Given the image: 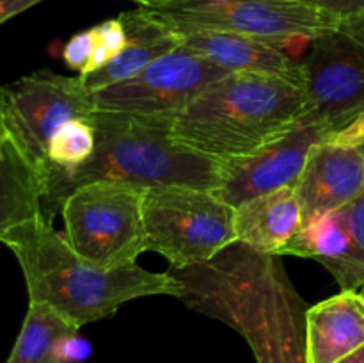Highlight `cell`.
Wrapping results in <instances>:
<instances>
[{
    "instance_id": "obj_22",
    "label": "cell",
    "mask_w": 364,
    "mask_h": 363,
    "mask_svg": "<svg viewBox=\"0 0 364 363\" xmlns=\"http://www.w3.org/2000/svg\"><path fill=\"white\" fill-rule=\"evenodd\" d=\"M92 48H95V34H92V28L78 32V34H75L73 38L64 45V63H66L68 68L84 75L89 63H91Z\"/></svg>"
},
{
    "instance_id": "obj_3",
    "label": "cell",
    "mask_w": 364,
    "mask_h": 363,
    "mask_svg": "<svg viewBox=\"0 0 364 363\" xmlns=\"http://www.w3.org/2000/svg\"><path fill=\"white\" fill-rule=\"evenodd\" d=\"M171 117L173 114L95 110V153L77 171L46 185L43 210L53 216L75 187L96 180L127 182L142 189L187 185L215 191L224 162L178 141Z\"/></svg>"
},
{
    "instance_id": "obj_15",
    "label": "cell",
    "mask_w": 364,
    "mask_h": 363,
    "mask_svg": "<svg viewBox=\"0 0 364 363\" xmlns=\"http://www.w3.org/2000/svg\"><path fill=\"white\" fill-rule=\"evenodd\" d=\"M119 18L127 31V45L119 56L114 57L102 70L91 75H80L89 91H98L127 80L181 45L180 34L155 16L148 7L127 11Z\"/></svg>"
},
{
    "instance_id": "obj_20",
    "label": "cell",
    "mask_w": 364,
    "mask_h": 363,
    "mask_svg": "<svg viewBox=\"0 0 364 363\" xmlns=\"http://www.w3.org/2000/svg\"><path fill=\"white\" fill-rule=\"evenodd\" d=\"M96 148V130L91 117H75L57 128L48 144V169L43 184L46 185L57 177L70 174L84 166Z\"/></svg>"
},
{
    "instance_id": "obj_27",
    "label": "cell",
    "mask_w": 364,
    "mask_h": 363,
    "mask_svg": "<svg viewBox=\"0 0 364 363\" xmlns=\"http://www.w3.org/2000/svg\"><path fill=\"white\" fill-rule=\"evenodd\" d=\"M9 146H11V135L6 127V121H4L2 109H0V162L6 159L7 152H9Z\"/></svg>"
},
{
    "instance_id": "obj_16",
    "label": "cell",
    "mask_w": 364,
    "mask_h": 363,
    "mask_svg": "<svg viewBox=\"0 0 364 363\" xmlns=\"http://www.w3.org/2000/svg\"><path fill=\"white\" fill-rule=\"evenodd\" d=\"M301 228L302 210L294 187H281L235 206L237 242L256 251L281 256Z\"/></svg>"
},
{
    "instance_id": "obj_2",
    "label": "cell",
    "mask_w": 364,
    "mask_h": 363,
    "mask_svg": "<svg viewBox=\"0 0 364 363\" xmlns=\"http://www.w3.org/2000/svg\"><path fill=\"white\" fill-rule=\"evenodd\" d=\"M25 278L28 302H41L80 330L116 313L121 305L149 295H183V285L167 270L151 273L139 263L105 269L78 255L52 214L41 212L2 237Z\"/></svg>"
},
{
    "instance_id": "obj_23",
    "label": "cell",
    "mask_w": 364,
    "mask_h": 363,
    "mask_svg": "<svg viewBox=\"0 0 364 363\" xmlns=\"http://www.w3.org/2000/svg\"><path fill=\"white\" fill-rule=\"evenodd\" d=\"M343 210L345 223H347L348 235H350L352 248H354L358 262L364 269V191L361 196L348 203Z\"/></svg>"
},
{
    "instance_id": "obj_26",
    "label": "cell",
    "mask_w": 364,
    "mask_h": 363,
    "mask_svg": "<svg viewBox=\"0 0 364 363\" xmlns=\"http://www.w3.org/2000/svg\"><path fill=\"white\" fill-rule=\"evenodd\" d=\"M41 2L43 0H0V25Z\"/></svg>"
},
{
    "instance_id": "obj_17",
    "label": "cell",
    "mask_w": 364,
    "mask_h": 363,
    "mask_svg": "<svg viewBox=\"0 0 364 363\" xmlns=\"http://www.w3.org/2000/svg\"><path fill=\"white\" fill-rule=\"evenodd\" d=\"M283 255L316 260L333 274L341 290L364 292V269L352 248L343 210L327 214L302 226L284 246Z\"/></svg>"
},
{
    "instance_id": "obj_28",
    "label": "cell",
    "mask_w": 364,
    "mask_h": 363,
    "mask_svg": "<svg viewBox=\"0 0 364 363\" xmlns=\"http://www.w3.org/2000/svg\"><path fill=\"white\" fill-rule=\"evenodd\" d=\"M336 363H364V345L363 347L355 349L354 352H350V354L343 356L341 359H338Z\"/></svg>"
},
{
    "instance_id": "obj_9",
    "label": "cell",
    "mask_w": 364,
    "mask_h": 363,
    "mask_svg": "<svg viewBox=\"0 0 364 363\" xmlns=\"http://www.w3.org/2000/svg\"><path fill=\"white\" fill-rule=\"evenodd\" d=\"M0 109L11 141L43 180L48 169V144L57 128L75 117L87 120L96 107L80 75L66 77L45 68L0 85Z\"/></svg>"
},
{
    "instance_id": "obj_5",
    "label": "cell",
    "mask_w": 364,
    "mask_h": 363,
    "mask_svg": "<svg viewBox=\"0 0 364 363\" xmlns=\"http://www.w3.org/2000/svg\"><path fill=\"white\" fill-rule=\"evenodd\" d=\"M142 226L146 251L162 255L173 269L208 262L237 242L233 206L187 185L144 189Z\"/></svg>"
},
{
    "instance_id": "obj_7",
    "label": "cell",
    "mask_w": 364,
    "mask_h": 363,
    "mask_svg": "<svg viewBox=\"0 0 364 363\" xmlns=\"http://www.w3.org/2000/svg\"><path fill=\"white\" fill-rule=\"evenodd\" d=\"M308 110L326 137L364 112V13L340 18L299 59Z\"/></svg>"
},
{
    "instance_id": "obj_6",
    "label": "cell",
    "mask_w": 364,
    "mask_h": 363,
    "mask_svg": "<svg viewBox=\"0 0 364 363\" xmlns=\"http://www.w3.org/2000/svg\"><path fill=\"white\" fill-rule=\"evenodd\" d=\"M142 198L144 189L127 182L78 185L60 205L64 237L78 255L100 267L135 265L146 251Z\"/></svg>"
},
{
    "instance_id": "obj_12",
    "label": "cell",
    "mask_w": 364,
    "mask_h": 363,
    "mask_svg": "<svg viewBox=\"0 0 364 363\" xmlns=\"http://www.w3.org/2000/svg\"><path fill=\"white\" fill-rule=\"evenodd\" d=\"M294 189L302 210V226L345 209L364 191V149L316 142Z\"/></svg>"
},
{
    "instance_id": "obj_19",
    "label": "cell",
    "mask_w": 364,
    "mask_h": 363,
    "mask_svg": "<svg viewBox=\"0 0 364 363\" xmlns=\"http://www.w3.org/2000/svg\"><path fill=\"white\" fill-rule=\"evenodd\" d=\"M78 327L41 302H28L21 330L6 363H66L64 345Z\"/></svg>"
},
{
    "instance_id": "obj_29",
    "label": "cell",
    "mask_w": 364,
    "mask_h": 363,
    "mask_svg": "<svg viewBox=\"0 0 364 363\" xmlns=\"http://www.w3.org/2000/svg\"><path fill=\"white\" fill-rule=\"evenodd\" d=\"M134 2H137L141 7H148V9H155V7L167 6V4L174 2V0H134Z\"/></svg>"
},
{
    "instance_id": "obj_14",
    "label": "cell",
    "mask_w": 364,
    "mask_h": 363,
    "mask_svg": "<svg viewBox=\"0 0 364 363\" xmlns=\"http://www.w3.org/2000/svg\"><path fill=\"white\" fill-rule=\"evenodd\" d=\"M181 45L201 53L226 70L255 71V73L301 75V63L288 52V45L217 31L181 32Z\"/></svg>"
},
{
    "instance_id": "obj_10",
    "label": "cell",
    "mask_w": 364,
    "mask_h": 363,
    "mask_svg": "<svg viewBox=\"0 0 364 363\" xmlns=\"http://www.w3.org/2000/svg\"><path fill=\"white\" fill-rule=\"evenodd\" d=\"M224 75L226 70L180 45L134 77L92 91V98L96 110L176 114Z\"/></svg>"
},
{
    "instance_id": "obj_21",
    "label": "cell",
    "mask_w": 364,
    "mask_h": 363,
    "mask_svg": "<svg viewBox=\"0 0 364 363\" xmlns=\"http://www.w3.org/2000/svg\"><path fill=\"white\" fill-rule=\"evenodd\" d=\"M92 34H95V48H92L91 63L84 75H91L102 70L114 57L119 56L121 50L127 45V31H124L121 18H112V20L95 25Z\"/></svg>"
},
{
    "instance_id": "obj_11",
    "label": "cell",
    "mask_w": 364,
    "mask_h": 363,
    "mask_svg": "<svg viewBox=\"0 0 364 363\" xmlns=\"http://www.w3.org/2000/svg\"><path fill=\"white\" fill-rule=\"evenodd\" d=\"M326 139V132L301 117L288 132L249 155L224 160L219 185L213 192L235 206L256 196L295 187L309 152Z\"/></svg>"
},
{
    "instance_id": "obj_4",
    "label": "cell",
    "mask_w": 364,
    "mask_h": 363,
    "mask_svg": "<svg viewBox=\"0 0 364 363\" xmlns=\"http://www.w3.org/2000/svg\"><path fill=\"white\" fill-rule=\"evenodd\" d=\"M308 110L301 75L235 71L171 117L174 137L201 155H249L290 130Z\"/></svg>"
},
{
    "instance_id": "obj_8",
    "label": "cell",
    "mask_w": 364,
    "mask_h": 363,
    "mask_svg": "<svg viewBox=\"0 0 364 363\" xmlns=\"http://www.w3.org/2000/svg\"><path fill=\"white\" fill-rule=\"evenodd\" d=\"M149 11L178 34L233 32L283 45L309 43L340 20L302 0H174Z\"/></svg>"
},
{
    "instance_id": "obj_13",
    "label": "cell",
    "mask_w": 364,
    "mask_h": 363,
    "mask_svg": "<svg viewBox=\"0 0 364 363\" xmlns=\"http://www.w3.org/2000/svg\"><path fill=\"white\" fill-rule=\"evenodd\" d=\"M364 345V292L341 290L306 313L308 363H336Z\"/></svg>"
},
{
    "instance_id": "obj_18",
    "label": "cell",
    "mask_w": 364,
    "mask_h": 363,
    "mask_svg": "<svg viewBox=\"0 0 364 363\" xmlns=\"http://www.w3.org/2000/svg\"><path fill=\"white\" fill-rule=\"evenodd\" d=\"M45 185L38 169L11 141L0 162V241L13 228L32 219L43 210Z\"/></svg>"
},
{
    "instance_id": "obj_1",
    "label": "cell",
    "mask_w": 364,
    "mask_h": 363,
    "mask_svg": "<svg viewBox=\"0 0 364 363\" xmlns=\"http://www.w3.org/2000/svg\"><path fill=\"white\" fill-rule=\"evenodd\" d=\"M169 273L183 285L180 301L237 331L256 363H308L309 306L277 255L233 242L208 262Z\"/></svg>"
},
{
    "instance_id": "obj_25",
    "label": "cell",
    "mask_w": 364,
    "mask_h": 363,
    "mask_svg": "<svg viewBox=\"0 0 364 363\" xmlns=\"http://www.w3.org/2000/svg\"><path fill=\"white\" fill-rule=\"evenodd\" d=\"M302 2L318 7L336 18H347L364 13V0H302Z\"/></svg>"
},
{
    "instance_id": "obj_24",
    "label": "cell",
    "mask_w": 364,
    "mask_h": 363,
    "mask_svg": "<svg viewBox=\"0 0 364 363\" xmlns=\"http://www.w3.org/2000/svg\"><path fill=\"white\" fill-rule=\"evenodd\" d=\"M323 141L334 142L341 146H352V148H364V112L345 125L340 130L327 135Z\"/></svg>"
}]
</instances>
